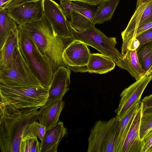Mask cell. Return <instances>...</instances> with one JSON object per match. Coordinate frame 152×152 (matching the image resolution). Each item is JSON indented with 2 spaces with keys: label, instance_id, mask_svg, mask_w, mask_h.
<instances>
[{
  "label": "cell",
  "instance_id": "obj_1",
  "mask_svg": "<svg viewBox=\"0 0 152 152\" xmlns=\"http://www.w3.org/2000/svg\"><path fill=\"white\" fill-rule=\"evenodd\" d=\"M19 26L28 33L41 53L48 58L54 73L60 66L66 67L62 55L66 48L75 40L72 37L58 35L44 13L39 20Z\"/></svg>",
  "mask_w": 152,
  "mask_h": 152
},
{
  "label": "cell",
  "instance_id": "obj_2",
  "mask_svg": "<svg viewBox=\"0 0 152 152\" xmlns=\"http://www.w3.org/2000/svg\"><path fill=\"white\" fill-rule=\"evenodd\" d=\"M38 111L0 106L1 152H19L22 137L30 124L38 120Z\"/></svg>",
  "mask_w": 152,
  "mask_h": 152
},
{
  "label": "cell",
  "instance_id": "obj_3",
  "mask_svg": "<svg viewBox=\"0 0 152 152\" xmlns=\"http://www.w3.org/2000/svg\"><path fill=\"white\" fill-rule=\"evenodd\" d=\"M18 28V44L23 58L42 86L48 88L54 74L50 61L41 53L28 33L19 26Z\"/></svg>",
  "mask_w": 152,
  "mask_h": 152
},
{
  "label": "cell",
  "instance_id": "obj_4",
  "mask_svg": "<svg viewBox=\"0 0 152 152\" xmlns=\"http://www.w3.org/2000/svg\"><path fill=\"white\" fill-rule=\"evenodd\" d=\"M49 88L9 87L0 84V106L34 110L45 104Z\"/></svg>",
  "mask_w": 152,
  "mask_h": 152
},
{
  "label": "cell",
  "instance_id": "obj_5",
  "mask_svg": "<svg viewBox=\"0 0 152 152\" xmlns=\"http://www.w3.org/2000/svg\"><path fill=\"white\" fill-rule=\"evenodd\" d=\"M70 27L72 37L74 40L81 41L93 47L111 59L120 68L126 70L124 55L115 47L116 37H107L94 25L80 32H77Z\"/></svg>",
  "mask_w": 152,
  "mask_h": 152
},
{
  "label": "cell",
  "instance_id": "obj_6",
  "mask_svg": "<svg viewBox=\"0 0 152 152\" xmlns=\"http://www.w3.org/2000/svg\"><path fill=\"white\" fill-rule=\"evenodd\" d=\"M119 122L116 116L97 121L90 131L87 152H118Z\"/></svg>",
  "mask_w": 152,
  "mask_h": 152
},
{
  "label": "cell",
  "instance_id": "obj_7",
  "mask_svg": "<svg viewBox=\"0 0 152 152\" xmlns=\"http://www.w3.org/2000/svg\"><path fill=\"white\" fill-rule=\"evenodd\" d=\"M0 84L12 87L44 88L23 58L18 42L16 45L11 66L0 71Z\"/></svg>",
  "mask_w": 152,
  "mask_h": 152
},
{
  "label": "cell",
  "instance_id": "obj_8",
  "mask_svg": "<svg viewBox=\"0 0 152 152\" xmlns=\"http://www.w3.org/2000/svg\"><path fill=\"white\" fill-rule=\"evenodd\" d=\"M152 20V0H137L135 12L125 29L121 33V53L124 55L138 28Z\"/></svg>",
  "mask_w": 152,
  "mask_h": 152
},
{
  "label": "cell",
  "instance_id": "obj_9",
  "mask_svg": "<svg viewBox=\"0 0 152 152\" xmlns=\"http://www.w3.org/2000/svg\"><path fill=\"white\" fill-rule=\"evenodd\" d=\"M152 80V75H146L136 80L122 91L120 95L119 105L115 111L116 116L119 119L123 117L136 104L141 102L142 95Z\"/></svg>",
  "mask_w": 152,
  "mask_h": 152
},
{
  "label": "cell",
  "instance_id": "obj_10",
  "mask_svg": "<svg viewBox=\"0 0 152 152\" xmlns=\"http://www.w3.org/2000/svg\"><path fill=\"white\" fill-rule=\"evenodd\" d=\"M87 45L75 40L64 50L63 58L66 67L75 72H88L87 65L90 53Z\"/></svg>",
  "mask_w": 152,
  "mask_h": 152
},
{
  "label": "cell",
  "instance_id": "obj_11",
  "mask_svg": "<svg viewBox=\"0 0 152 152\" xmlns=\"http://www.w3.org/2000/svg\"><path fill=\"white\" fill-rule=\"evenodd\" d=\"M6 9L18 26L39 20L44 14L43 0L28 2Z\"/></svg>",
  "mask_w": 152,
  "mask_h": 152
},
{
  "label": "cell",
  "instance_id": "obj_12",
  "mask_svg": "<svg viewBox=\"0 0 152 152\" xmlns=\"http://www.w3.org/2000/svg\"><path fill=\"white\" fill-rule=\"evenodd\" d=\"M74 2L75 6L68 21L71 28L77 32H80L92 25L93 18L101 3L93 5Z\"/></svg>",
  "mask_w": 152,
  "mask_h": 152
},
{
  "label": "cell",
  "instance_id": "obj_13",
  "mask_svg": "<svg viewBox=\"0 0 152 152\" xmlns=\"http://www.w3.org/2000/svg\"><path fill=\"white\" fill-rule=\"evenodd\" d=\"M44 13L58 35L72 37L68 20L60 5L53 0H43Z\"/></svg>",
  "mask_w": 152,
  "mask_h": 152
},
{
  "label": "cell",
  "instance_id": "obj_14",
  "mask_svg": "<svg viewBox=\"0 0 152 152\" xmlns=\"http://www.w3.org/2000/svg\"><path fill=\"white\" fill-rule=\"evenodd\" d=\"M71 73L69 69L63 66L59 67L54 73L49 87L47 102L63 99L69 90Z\"/></svg>",
  "mask_w": 152,
  "mask_h": 152
},
{
  "label": "cell",
  "instance_id": "obj_15",
  "mask_svg": "<svg viewBox=\"0 0 152 152\" xmlns=\"http://www.w3.org/2000/svg\"><path fill=\"white\" fill-rule=\"evenodd\" d=\"M143 111V104L141 101L125 139L121 152H142L143 143L140 138V130Z\"/></svg>",
  "mask_w": 152,
  "mask_h": 152
},
{
  "label": "cell",
  "instance_id": "obj_16",
  "mask_svg": "<svg viewBox=\"0 0 152 152\" xmlns=\"http://www.w3.org/2000/svg\"><path fill=\"white\" fill-rule=\"evenodd\" d=\"M64 105L63 99H57L46 102L39 108V123L45 127L46 131L59 121Z\"/></svg>",
  "mask_w": 152,
  "mask_h": 152
},
{
  "label": "cell",
  "instance_id": "obj_17",
  "mask_svg": "<svg viewBox=\"0 0 152 152\" xmlns=\"http://www.w3.org/2000/svg\"><path fill=\"white\" fill-rule=\"evenodd\" d=\"M67 133L63 122L58 121L46 132L40 143L41 152H56L61 141Z\"/></svg>",
  "mask_w": 152,
  "mask_h": 152
},
{
  "label": "cell",
  "instance_id": "obj_18",
  "mask_svg": "<svg viewBox=\"0 0 152 152\" xmlns=\"http://www.w3.org/2000/svg\"><path fill=\"white\" fill-rule=\"evenodd\" d=\"M18 42L17 26L10 32L3 46L0 48V70L8 68L11 66L16 45Z\"/></svg>",
  "mask_w": 152,
  "mask_h": 152
},
{
  "label": "cell",
  "instance_id": "obj_19",
  "mask_svg": "<svg viewBox=\"0 0 152 152\" xmlns=\"http://www.w3.org/2000/svg\"><path fill=\"white\" fill-rule=\"evenodd\" d=\"M115 65L111 59L102 53H91L87 65L88 72L104 74L113 69Z\"/></svg>",
  "mask_w": 152,
  "mask_h": 152
},
{
  "label": "cell",
  "instance_id": "obj_20",
  "mask_svg": "<svg viewBox=\"0 0 152 152\" xmlns=\"http://www.w3.org/2000/svg\"><path fill=\"white\" fill-rule=\"evenodd\" d=\"M120 0H104L100 4L93 20L92 25L100 24L112 19Z\"/></svg>",
  "mask_w": 152,
  "mask_h": 152
},
{
  "label": "cell",
  "instance_id": "obj_21",
  "mask_svg": "<svg viewBox=\"0 0 152 152\" xmlns=\"http://www.w3.org/2000/svg\"><path fill=\"white\" fill-rule=\"evenodd\" d=\"M141 102L136 104L123 117L119 119L118 145V152H121L123 145Z\"/></svg>",
  "mask_w": 152,
  "mask_h": 152
},
{
  "label": "cell",
  "instance_id": "obj_22",
  "mask_svg": "<svg viewBox=\"0 0 152 152\" xmlns=\"http://www.w3.org/2000/svg\"><path fill=\"white\" fill-rule=\"evenodd\" d=\"M124 59L127 68L126 71L136 80L146 75L139 61L136 50H128L124 55Z\"/></svg>",
  "mask_w": 152,
  "mask_h": 152
},
{
  "label": "cell",
  "instance_id": "obj_23",
  "mask_svg": "<svg viewBox=\"0 0 152 152\" xmlns=\"http://www.w3.org/2000/svg\"><path fill=\"white\" fill-rule=\"evenodd\" d=\"M17 25L8 15L6 9L0 8V48L10 32L17 27Z\"/></svg>",
  "mask_w": 152,
  "mask_h": 152
},
{
  "label": "cell",
  "instance_id": "obj_24",
  "mask_svg": "<svg viewBox=\"0 0 152 152\" xmlns=\"http://www.w3.org/2000/svg\"><path fill=\"white\" fill-rule=\"evenodd\" d=\"M136 51L139 61L146 74L152 64V40L139 47Z\"/></svg>",
  "mask_w": 152,
  "mask_h": 152
},
{
  "label": "cell",
  "instance_id": "obj_25",
  "mask_svg": "<svg viewBox=\"0 0 152 152\" xmlns=\"http://www.w3.org/2000/svg\"><path fill=\"white\" fill-rule=\"evenodd\" d=\"M46 132L45 127L35 121L30 124L23 135L21 139L37 137L42 141Z\"/></svg>",
  "mask_w": 152,
  "mask_h": 152
},
{
  "label": "cell",
  "instance_id": "obj_26",
  "mask_svg": "<svg viewBox=\"0 0 152 152\" xmlns=\"http://www.w3.org/2000/svg\"><path fill=\"white\" fill-rule=\"evenodd\" d=\"M19 149V152H41L40 143L37 137L21 139Z\"/></svg>",
  "mask_w": 152,
  "mask_h": 152
},
{
  "label": "cell",
  "instance_id": "obj_27",
  "mask_svg": "<svg viewBox=\"0 0 152 152\" xmlns=\"http://www.w3.org/2000/svg\"><path fill=\"white\" fill-rule=\"evenodd\" d=\"M152 129V113H143L141 120L140 126V137L142 140L145 134Z\"/></svg>",
  "mask_w": 152,
  "mask_h": 152
},
{
  "label": "cell",
  "instance_id": "obj_28",
  "mask_svg": "<svg viewBox=\"0 0 152 152\" xmlns=\"http://www.w3.org/2000/svg\"><path fill=\"white\" fill-rule=\"evenodd\" d=\"M59 5L66 17L69 19L75 6V2L69 0H61Z\"/></svg>",
  "mask_w": 152,
  "mask_h": 152
},
{
  "label": "cell",
  "instance_id": "obj_29",
  "mask_svg": "<svg viewBox=\"0 0 152 152\" xmlns=\"http://www.w3.org/2000/svg\"><path fill=\"white\" fill-rule=\"evenodd\" d=\"M142 140L143 143L142 152H149L152 146V129L147 132Z\"/></svg>",
  "mask_w": 152,
  "mask_h": 152
},
{
  "label": "cell",
  "instance_id": "obj_30",
  "mask_svg": "<svg viewBox=\"0 0 152 152\" xmlns=\"http://www.w3.org/2000/svg\"><path fill=\"white\" fill-rule=\"evenodd\" d=\"M136 38L140 42V45L139 47H140L144 44L152 41V28L143 32Z\"/></svg>",
  "mask_w": 152,
  "mask_h": 152
},
{
  "label": "cell",
  "instance_id": "obj_31",
  "mask_svg": "<svg viewBox=\"0 0 152 152\" xmlns=\"http://www.w3.org/2000/svg\"><path fill=\"white\" fill-rule=\"evenodd\" d=\"M152 28V20L139 27L134 34L133 38H136L143 32Z\"/></svg>",
  "mask_w": 152,
  "mask_h": 152
},
{
  "label": "cell",
  "instance_id": "obj_32",
  "mask_svg": "<svg viewBox=\"0 0 152 152\" xmlns=\"http://www.w3.org/2000/svg\"><path fill=\"white\" fill-rule=\"evenodd\" d=\"M38 0H12L5 7L4 9H7L21 5L26 3Z\"/></svg>",
  "mask_w": 152,
  "mask_h": 152
},
{
  "label": "cell",
  "instance_id": "obj_33",
  "mask_svg": "<svg viewBox=\"0 0 152 152\" xmlns=\"http://www.w3.org/2000/svg\"><path fill=\"white\" fill-rule=\"evenodd\" d=\"M140 43L136 38H133L130 42L128 48V50H136L139 47Z\"/></svg>",
  "mask_w": 152,
  "mask_h": 152
},
{
  "label": "cell",
  "instance_id": "obj_34",
  "mask_svg": "<svg viewBox=\"0 0 152 152\" xmlns=\"http://www.w3.org/2000/svg\"><path fill=\"white\" fill-rule=\"evenodd\" d=\"M141 102L144 108L152 107V94L144 97Z\"/></svg>",
  "mask_w": 152,
  "mask_h": 152
},
{
  "label": "cell",
  "instance_id": "obj_35",
  "mask_svg": "<svg viewBox=\"0 0 152 152\" xmlns=\"http://www.w3.org/2000/svg\"><path fill=\"white\" fill-rule=\"evenodd\" d=\"M59 1L63 0H58ZM73 1H78L91 5H97L101 3L104 0H67Z\"/></svg>",
  "mask_w": 152,
  "mask_h": 152
},
{
  "label": "cell",
  "instance_id": "obj_36",
  "mask_svg": "<svg viewBox=\"0 0 152 152\" xmlns=\"http://www.w3.org/2000/svg\"><path fill=\"white\" fill-rule=\"evenodd\" d=\"M12 0H0V8L4 9L6 5Z\"/></svg>",
  "mask_w": 152,
  "mask_h": 152
},
{
  "label": "cell",
  "instance_id": "obj_37",
  "mask_svg": "<svg viewBox=\"0 0 152 152\" xmlns=\"http://www.w3.org/2000/svg\"><path fill=\"white\" fill-rule=\"evenodd\" d=\"M144 113H152V107L144 108Z\"/></svg>",
  "mask_w": 152,
  "mask_h": 152
},
{
  "label": "cell",
  "instance_id": "obj_38",
  "mask_svg": "<svg viewBox=\"0 0 152 152\" xmlns=\"http://www.w3.org/2000/svg\"><path fill=\"white\" fill-rule=\"evenodd\" d=\"M152 72V64L150 67L148 71L146 73V75H150L151 74V72Z\"/></svg>",
  "mask_w": 152,
  "mask_h": 152
},
{
  "label": "cell",
  "instance_id": "obj_39",
  "mask_svg": "<svg viewBox=\"0 0 152 152\" xmlns=\"http://www.w3.org/2000/svg\"><path fill=\"white\" fill-rule=\"evenodd\" d=\"M149 152H152V146L150 149Z\"/></svg>",
  "mask_w": 152,
  "mask_h": 152
},
{
  "label": "cell",
  "instance_id": "obj_40",
  "mask_svg": "<svg viewBox=\"0 0 152 152\" xmlns=\"http://www.w3.org/2000/svg\"><path fill=\"white\" fill-rule=\"evenodd\" d=\"M150 75H152V72H151V74H150Z\"/></svg>",
  "mask_w": 152,
  "mask_h": 152
}]
</instances>
